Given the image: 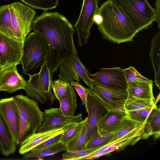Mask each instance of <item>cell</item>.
I'll return each mask as SVG.
<instances>
[{"instance_id": "cell-18", "label": "cell", "mask_w": 160, "mask_h": 160, "mask_svg": "<svg viewBox=\"0 0 160 160\" xmlns=\"http://www.w3.org/2000/svg\"><path fill=\"white\" fill-rule=\"evenodd\" d=\"M126 115V112L120 110H109L98 122V135L106 132H112Z\"/></svg>"}, {"instance_id": "cell-11", "label": "cell", "mask_w": 160, "mask_h": 160, "mask_svg": "<svg viewBox=\"0 0 160 160\" xmlns=\"http://www.w3.org/2000/svg\"><path fill=\"white\" fill-rule=\"evenodd\" d=\"M59 79L70 83L75 80L82 79L90 88L92 79L88 75L89 71L80 60L78 54L66 59L59 66Z\"/></svg>"}, {"instance_id": "cell-15", "label": "cell", "mask_w": 160, "mask_h": 160, "mask_svg": "<svg viewBox=\"0 0 160 160\" xmlns=\"http://www.w3.org/2000/svg\"><path fill=\"white\" fill-rule=\"evenodd\" d=\"M43 112V120L39 132L78 123L82 120L81 113L73 116H66L63 114L60 108H51L45 109Z\"/></svg>"}, {"instance_id": "cell-21", "label": "cell", "mask_w": 160, "mask_h": 160, "mask_svg": "<svg viewBox=\"0 0 160 160\" xmlns=\"http://www.w3.org/2000/svg\"><path fill=\"white\" fill-rule=\"evenodd\" d=\"M127 91L129 95L144 99L154 101L153 82L135 81L128 86Z\"/></svg>"}, {"instance_id": "cell-27", "label": "cell", "mask_w": 160, "mask_h": 160, "mask_svg": "<svg viewBox=\"0 0 160 160\" xmlns=\"http://www.w3.org/2000/svg\"><path fill=\"white\" fill-rule=\"evenodd\" d=\"M87 121L78 132L65 144L66 151L85 149Z\"/></svg>"}, {"instance_id": "cell-34", "label": "cell", "mask_w": 160, "mask_h": 160, "mask_svg": "<svg viewBox=\"0 0 160 160\" xmlns=\"http://www.w3.org/2000/svg\"><path fill=\"white\" fill-rule=\"evenodd\" d=\"M96 149L85 148L73 151H66L62 154V160H80L82 158L96 150Z\"/></svg>"}, {"instance_id": "cell-3", "label": "cell", "mask_w": 160, "mask_h": 160, "mask_svg": "<svg viewBox=\"0 0 160 160\" xmlns=\"http://www.w3.org/2000/svg\"><path fill=\"white\" fill-rule=\"evenodd\" d=\"M19 117L18 145L32 134L39 131L43 122L44 112L38 102L22 94L14 97Z\"/></svg>"}, {"instance_id": "cell-40", "label": "cell", "mask_w": 160, "mask_h": 160, "mask_svg": "<svg viewBox=\"0 0 160 160\" xmlns=\"http://www.w3.org/2000/svg\"><path fill=\"white\" fill-rule=\"evenodd\" d=\"M102 21V18L101 16L97 12L94 16V22L98 25L101 23Z\"/></svg>"}, {"instance_id": "cell-23", "label": "cell", "mask_w": 160, "mask_h": 160, "mask_svg": "<svg viewBox=\"0 0 160 160\" xmlns=\"http://www.w3.org/2000/svg\"><path fill=\"white\" fill-rule=\"evenodd\" d=\"M60 108L63 114L73 116L78 106L76 102L77 95L74 88L69 83L68 84L65 95L58 100Z\"/></svg>"}, {"instance_id": "cell-22", "label": "cell", "mask_w": 160, "mask_h": 160, "mask_svg": "<svg viewBox=\"0 0 160 160\" xmlns=\"http://www.w3.org/2000/svg\"><path fill=\"white\" fill-rule=\"evenodd\" d=\"M160 32L153 38L149 53L150 59L154 72L155 85L160 89Z\"/></svg>"}, {"instance_id": "cell-6", "label": "cell", "mask_w": 160, "mask_h": 160, "mask_svg": "<svg viewBox=\"0 0 160 160\" xmlns=\"http://www.w3.org/2000/svg\"><path fill=\"white\" fill-rule=\"evenodd\" d=\"M40 71L33 74L26 82L24 90L27 96L41 104L51 105L56 98L51 91L52 77L46 62L41 67Z\"/></svg>"}, {"instance_id": "cell-24", "label": "cell", "mask_w": 160, "mask_h": 160, "mask_svg": "<svg viewBox=\"0 0 160 160\" xmlns=\"http://www.w3.org/2000/svg\"><path fill=\"white\" fill-rule=\"evenodd\" d=\"M66 151L65 145L61 142L49 148L38 150H31L23 154L22 158L25 160L36 159L42 160L45 157Z\"/></svg>"}, {"instance_id": "cell-8", "label": "cell", "mask_w": 160, "mask_h": 160, "mask_svg": "<svg viewBox=\"0 0 160 160\" xmlns=\"http://www.w3.org/2000/svg\"><path fill=\"white\" fill-rule=\"evenodd\" d=\"M92 79L90 92L97 96L108 110L125 112L124 104L128 96L127 91L117 90L101 85Z\"/></svg>"}, {"instance_id": "cell-5", "label": "cell", "mask_w": 160, "mask_h": 160, "mask_svg": "<svg viewBox=\"0 0 160 160\" xmlns=\"http://www.w3.org/2000/svg\"><path fill=\"white\" fill-rule=\"evenodd\" d=\"M139 32L151 27L156 21L154 9L148 0H112Z\"/></svg>"}, {"instance_id": "cell-41", "label": "cell", "mask_w": 160, "mask_h": 160, "mask_svg": "<svg viewBox=\"0 0 160 160\" xmlns=\"http://www.w3.org/2000/svg\"><path fill=\"white\" fill-rule=\"evenodd\" d=\"M2 69H3V68H2V67L1 65H0V74L1 72H2Z\"/></svg>"}, {"instance_id": "cell-12", "label": "cell", "mask_w": 160, "mask_h": 160, "mask_svg": "<svg viewBox=\"0 0 160 160\" xmlns=\"http://www.w3.org/2000/svg\"><path fill=\"white\" fill-rule=\"evenodd\" d=\"M22 42L0 32V65L3 69L19 64L23 53Z\"/></svg>"}, {"instance_id": "cell-10", "label": "cell", "mask_w": 160, "mask_h": 160, "mask_svg": "<svg viewBox=\"0 0 160 160\" xmlns=\"http://www.w3.org/2000/svg\"><path fill=\"white\" fill-rule=\"evenodd\" d=\"M88 116L85 148L93 138L98 135V125L101 119L109 111L99 98L95 94L89 92L87 98Z\"/></svg>"}, {"instance_id": "cell-14", "label": "cell", "mask_w": 160, "mask_h": 160, "mask_svg": "<svg viewBox=\"0 0 160 160\" xmlns=\"http://www.w3.org/2000/svg\"><path fill=\"white\" fill-rule=\"evenodd\" d=\"M0 112L11 132L14 141L18 145L19 113L14 97L0 100Z\"/></svg>"}, {"instance_id": "cell-9", "label": "cell", "mask_w": 160, "mask_h": 160, "mask_svg": "<svg viewBox=\"0 0 160 160\" xmlns=\"http://www.w3.org/2000/svg\"><path fill=\"white\" fill-rule=\"evenodd\" d=\"M100 0H83L79 16L74 27L78 38V46L81 47L88 42L90 29L94 23Z\"/></svg>"}, {"instance_id": "cell-28", "label": "cell", "mask_w": 160, "mask_h": 160, "mask_svg": "<svg viewBox=\"0 0 160 160\" xmlns=\"http://www.w3.org/2000/svg\"><path fill=\"white\" fill-rule=\"evenodd\" d=\"M155 104L154 101L135 98L128 95L124 104L126 112L142 109L153 108Z\"/></svg>"}, {"instance_id": "cell-38", "label": "cell", "mask_w": 160, "mask_h": 160, "mask_svg": "<svg viewBox=\"0 0 160 160\" xmlns=\"http://www.w3.org/2000/svg\"><path fill=\"white\" fill-rule=\"evenodd\" d=\"M62 134H58L37 146L32 150H38L45 149L60 142Z\"/></svg>"}, {"instance_id": "cell-16", "label": "cell", "mask_w": 160, "mask_h": 160, "mask_svg": "<svg viewBox=\"0 0 160 160\" xmlns=\"http://www.w3.org/2000/svg\"><path fill=\"white\" fill-rule=\"evenodd\" d=\"M77 123H72L32 134L20 144L19 153L23 155L45 141L62 133Z\"/></svg>"}, {"instance_id": "cell-17", "label": "cell", "mask_w": 160, "mask_h": 160, "mask_svg": "<svg viewBox=\"0 0 160 160\" xmlns=\"http://www.w3.org/2000/svg\"><path fill=\"white\" fill-rule=\"evenodd\" d=\"M16 65L3 69L0 74V91L12 93L24 89L26 81L19 73Z\"/></svg>"}, {"instance_id": "cell-2", "label": "cell", "mask_w": 160, "mask_h": 160, "mask_svg": "<svg viewBox=\"0 0 160 160\" xmlns=\"http://www.w3.org/2000/svg\"><path fill=\"white\" fill-rule=\"evenodd\" d=\"M97 12L102 18L101 23L97 26L104 39L119 44L132 41L138 32L112 0L103 3Z\"/></svg>"}, {"instance_id": "cell-31", "label": "cell", "mask_w": 160, "mask_h": 160, "mask_svg": "<svg viewBox=\"0 0 160 160\" xmlns=\"http://www.w3.org/2000/svg\"><path fill=\"white\" fill-rule=\"evenodd\" d=\"M113 136L112 132H106L101 135H98L88 144L85 148L97 149L110 142Z\"/></svg>"}, {"instance_id": "cell-35", "label": "cell", "mask_w": 160, "mask_h": 160, "mask_svg": "<svg viewBox=\"0 0 160 160\" xmlns=\"http://www.w3.org/2000/svg\"><path fill=\"white\" fill-rule=\"evenodd\" d=\"M68 84L59 79L52 81L51 86L53 93L56 98L59 100L66 94Z\"/></svg>"}, {"instance_id": "cell-25", "label": "cell", "mask_w": 160, "mask_h": 160, "mask_svg": "<svg viewBox=\"0 0 160 160\" xmlns=\"http://www.w3.org/2000/svg\"><path fill=\"white\" fill-rule=\"evenodd\" d=\"M143 123L131 120L127 115L112 132L113 136L110 142L114 141L128 134L139 127Z\"/></svg>"}, {"instance_id": "cell-19", "label": "cell", "mask_w": 160, "mask_h": 160, "mask_svg": "<svg viewBox=\"0 0 160 160\" xmlns=\"http://www.w3.org/2000/svg\"><path fill=\"white\" fill-rule=\"evenodd\" d=\"M18 144L14 141L11 132L0 112V151L6 156L16 152Z\"/></svg>"}, {"instance_id": "cell-29", "label": "cell", "mask_w": 160, "mask_h": 160, "mask_svg": "<svg viewBox=\"0 0 160 160\" xmlns=\"http://www.w3.org/2000/svg\"><path fill=\"white\" fill-rule=\"evenodd\" d=\"M32 8L47 11L56 8L59 0H21Z\"/></svg>"}, {"instance_id": "cell-26", "label": "cell", "mask_w": 160, "mask_h": 160, "mask_svg": "<svg viewBox=\"0 0 160 160\" xmlns=\"http://www.w3.org/2000/svg\"><path fill=\"white\" fill-rule=\"evenodd\" d=\"M10 7V4L0 7V32L8 36L15 38L13 30Z\"/></svg>"}, {"instance_id": "cell-30", "label": "cell", "mask_w": 160, "mask_h": 160, "mask_svg": "<svg viewBox=\"0 0 160 160\" xmlns=\"http://www.w3.org/2000/svg\"><path fill=\"white\" fill-rule=\"evenodd\" d=\"M142 133L143 132L134 136L122 140L109 147L102 152H103L105 155L114 150L120 151L122 150L128 146L133 145L139 140L141 139V136Z\"/></svg>"}, {"instance_id": "cell-33", "label": "cell", "mask_w": 160, "mask_h": 160, "mask_svg": "<svg viewBox=\"0 0 160 160\" xmlns=\"http://www.w3.org/2000/svg\"><path fill=\"white\" fill-rule=\"evenodd\" d=\"M153 107L128 111L126 113L127 116L131 120L143 123L146 121Z\"/></svg>"}, {"instance_id": "cell-39", "label": "cell", "mask_w": 160, "mask_h": 160, "mask_svg": "<svg viewBox=\"0 0 160 160\" xmlns=\"http://www.w3.org/2000/svg\"><path fill=\"white\" fill-rule=\"evenodd\" d=\"M154 9L156 15V21L157 22L158 28H160V0H156Z\"/></svg>"}, {"instance_id": "cell-32", "label": "cell", "mask_w": 160, "mask_h": 160, "mask_svg": "<svg viewBox=\"0 0 160 160\" xmlns=\"http://www.w3.org/2000/svg\"><path fill=\"white\" fill-rule=\"evenodd\" d=\"M123 70L128 86L135 81L153 82V81L141 75L133 66H130Z\"/></svg>"}, {"instance_id": "cell-13", "label": "cell", "mask_w": 160, "mask_h": 160, "mask_svg": "<svg viewBox=\"0 0 160 160\" xmlns=\"http://www.w3.org/2000/svg\"><path fill=\"white\" fill-rule=\"evenodd\" d=\"M97 72H88L91 78L97 83L117 90L127 91L128 85L123 69L119 67L102 68Z\"/></svg>"}, {"instance_id": "cell-20", "label": "cell", "mask_w": 160, "mask_h": 160, "mask_svg": "<svg viewBox=\"0 0 160 160\" xmlns=\"http://www.w3.org/2000/svg\"><path fill=\"white\" fill-rule=\"evenodd\" d=\"M160 135V109L155 103L153 108L144 124L141 139H146L153 135L155 140Z\"/></svg>"}, {"instance_id": "cell-36", "label": "cell", "mask_w": 160, "mask_h": 160, "mask_svg": "<svg viewBox=\"0 0 160 160\" xmlns=\"http://www.w3.org/2000/svg\"><path fill=\"white\" fill-rule=\"evenodd\" d=\"M87 120V117L62 133L60 142L65 144L80 129Z\"/></svg>"}, {"instance_id": "cell-7", "label": "cell", "mask_w": 160, "mask_h": 160, "mask_svg": "<svg viewBox=\"0 0 160 160\" xmlns=\"http://www.w3.org/2000/svg\"><path fill=\"white\" fill-rule=\"evenodd\" d=\"M10 10L15 37L23 42L32 29V22L37 12L19 2L10 4Z\"/></svg>"}, {"instance_id": "cell-37", "label": "cell", "mask_w": 160, "mask_h": 160, "mask_svg": "<svg viewBox=\"0 0 160 160\" xmlns=\"http://www.w3.org/2000/svg\"><path fill=\"white\" fill-rule=\"evenodd\" d=\"M70 84L76 91L83 103L86 111L87 112V98L90 92L89 89L81 85L78 81H73Z\"/></svg>"}, {"instance_id": "cell-1", "label": "cell", "mask_w": 160, "mask_h": 160, "mask_svg": "<svg viewBox=\"0 0 160 160\" xmlns=\"http://www.w3.org/2000/svg\"><path fill=\"white\" fill-rule=\"evenodd\" d=\"M32 28L48 43L49 53L46 63L52 77L63 61L77 54L73 38V26L62 14L44 11L34 18Z\"/></svg>"}, {"instance_id": "cell-4", "label": "cell", "mask_w": 160, "mask_h": 160, "mask_svg": "<svg viewBox=\"0 0 160 160\" xmlns=\"http://www.w3.org/2000/svg\"><path fill=\"white\" fill-rule=\"evenodd\" d=\"M23 53L20 61L22 73L28 75L31 72L47 62L48 48L46 40L38 32L30 33L25 38L23 45Z\"/></svg>"}]
</instances>
